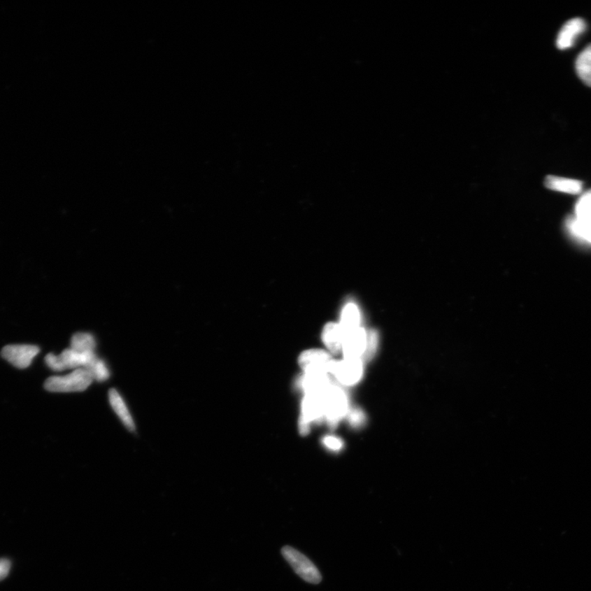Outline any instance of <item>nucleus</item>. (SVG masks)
<instances>
[{"label": "nucleus", "instance_id": "f8f14e48", "mask_svg": "<svg viewBox=\"0 0 591 591\" xmlns=\"http://www.w3.org/2000/svg\"><path fill=\"white\" fill-rule=\"evenodd\" d=\"M546 186L551 190L578 195L583 189V183L576 179L548 176L546 179Z\"/></svg>", "mask_w": 591, "mask_h": 591}, {"label": "nucleus", "instance_id": "dca6fc26", "mask_svg": "<svg viewBox=\"0 0 591 591\" xmlns=\"http://www.w3.org/2000/svg\"><path fill=\"white\" fill-rule=\"evenodd\" d=\"M71 348L74 351L83 353L87 352H94L96 348V340L92 334L86 333H78L73 335Z\"/></svg>", "mask_w": 591, "mask_h": 591}, {"label": "nucleus", "instance_id": "7ed1b4c3", "mask_svg": "<svg viewBox=\"0 0 591 591\" xmlns=\"http://www.w3.org/2000/svg\"><path fill=\"white\" fill-rule=\"evenodd\" d=\"M282 555L295 573L306 583L316 585L322 580L318 567L299 550L290 546H285L282 548Z\"/></svg>", "mask_w": 591, "mask_h": 591}, {"label": "nucleus", "instance_id": "412c9836", "mask_svg": "<svg viewBox=\"0 0 591 591\" xmlns=\"http://www.w3.org/2000/svg\"><path fill=\"white\" fill-rule=\"evenodd\" d=\"M46 365L48 366L51 370L55 371H63L65 370L62 362H61L59 356L53 353L47 355L45 358Z\"/></svg>", "mask_w": 591, "mask_h": 591}, {"label": "nucleus", "instance_id": "0eeeda50", "mask_svg": "<svg viewBox=\"0 0 591 591\" xmlns=\"http://www.w3.org/2000/svg\"><path fill=\"white\" fill-rule=\"evenodd\" d=\"M40 351V348L34 345H8L3 348L1 355L13 366L25 369L31 366Z\"/></svg>", "mask_w": 591, "mask_h": 591}, {"label": "nucleus", "instance_id": "9b49d317", "mask_svg": "<svg viewBox=\"0 0 591 591\" xmlns=\"http://www.w3.org/2000/svg\"><path fill=\"white\" fill-rule=\"evenodd\" d=\"M345 333L339 323L330 322L323 329L322 340L331 353H342Z\"/></svg>", "mask_w": 591, "mask_h": 591}, {"label": "nucleus", "instance_id": "6e6552de", "mask_svg": "<svg viewBox=\"0 0 591 591\" xmlns=\"http://www.w3.org/2000/svg\"><path fill=\"white\" fill-rule=\"evenodd\" d=\"M368 330L363 327L345 333L342 353L345 358L362 359L367 348Z\"/></svg>", "mask_w": 591, "mask_h": 591}, {"label": "nucleus", "instance_id": "9d476101", "mask_svg": "<svg viewBox=\"0 0 591 591\" xmlns=\"http://www.w3.org/2000/svg\"><path fill=\"white\" fill-rule=\"evenodd\" d=\"M300 389L306 394L323 395L332 385L329 376L305 375L299 380Z\"/></svg>", "mask_w": 591, "mask_h": 591}, {"label": "nucleus", "instance_id": "f03ea898", "mask_svg": "<svg viewBox=\"0 0 591 591\" xmlns=\"http://www.w3.org/2000/svg\"><path fill=\"white\" fill-rule=\"evenodd\" d=\"M92 380L91 373L85 368H78L68 376L50 377L45 387L54 392H82L91 385Z\"/></svg>", "mask_w": 591, "mask_h": 591}, {"label": "nucleus", "instance_id": "20e7f679", "mask_svg": "<svg viewBox=\"0 0 591 591\" xmlns=\"http://www.w3.org/2000/svg\"><path fill=\"white\" fill-rule=\"evenodd\" d=\"M299 363L305 375L329 376L335 361L324 350L309 349L300 355Z\"/></svg>", "mask_w": 591, "mask_h": 591}, {"label": "nucleus", "instance_id": "4468645a", "mask_svg": "<svg viewBox=\"0 0 591 591\" xmlns=\"http://www.w3.org/2000/svg\"><path fill=\"white\" fill-rule=\"evenodd\" d=\"M339 324L344 333L362 327V313L359 307L353 302H349L343 307Z\"/></svg>", "mask_w": 591, "mask_h": 591}, {"label": "nucleus", "instance_id": "1a4fd4ad", "mask_svg": "<svg viewBox=\"0 0 591 591\" xmlns=\"http://www.w3.org/2000/svg\"><path fill=\"white\" fill-rule=\"evenodd\" d=\"M586 27L585 22L581 18H574L567 22L557 36V48L567 50L573 47L576 39L585 31Z\"/></svg>", "mask_w": 591, "mask_h": 591}, {"label": "nucleus", "instance_id": "f257e3e1", "mask_svg": "<svg viewBox=\"0 0 591 591\" xmlns=\"http://www.w3.org/2000/svg\"><path fill=\"white\" fill-rule=\"evenodd\" d=\"M323 401L326 422L330 427H336L350 411L347 392L341 387L332 385L323 394Z\"/></svg>", "mask_w": 591, "mask_h": 591}, {"label": "nucleus", "instance_id": "f3484780", "mask_svg": "<svg viewBox=\"0 0 591 591\" xmlns=\"http://www.w3.org/2000/svg\"><path fill=\"white\" fill-rule=\"evenodd\" d=\"M576 218L581 222L591 221V191L584 194L576 206Z\"/></svg>", "mask_w": 591, "mask_h": 591}, {"label": "nucleus", "instance_id": "39448f33", "mask_svg": "<svg viewBox=\"0 0 591 591\" xmlns=\"http://www.w3.org/2000/svg\"><path fill=\"white\" fill-rule=\"evenodd\" d=\"M325 419L323 395L306 394L301 403L299 429L301 434L309 433L312 423Z\"/></svg>", "mask_w": 591, "mask_h": 591}, {"label": "nucleus", "instance_id": "2eb2a0df", "mask_svg": "<svg viewBox=\"0 0 591 591\" xmlns=\"http://www.w3.org/2000/svg\"><path fill=\"white\" fill-rule=\"evenodd\" d=\"M575 66L581 81L591 87V44L581 52Z\"/></svg>", "mask_w": 591, "mask_h": 591}, {"label": "nucleus", "instance_id": "4be33fe9", "mask_svg": "<svg viewBox=\"0 0 591 591\" xmlns=\"http://www.w3.org/2000/svg\"><path fill=\"white\" fill-rule=\"evenodd\" d=\"M323 443L326 448H328L332 451L337 452L343 448V442L341 439L333 436L325 437L323 439Z\"/></svg>", "mask_w": 591, "mask_h": 591}, {"label": "nucleus", "instance_id": "aec40b11", "mask_svg": "<svg viewBox=\"0 0 591 591\" xmlns=\"http://www.w3.org/2000/svg\"><path fill=\"white\" fill-rule=\"evenodd\" d=\"M347 417L350 425L353 427H360L366 422L365 414L359 408L350 409Z\"/></svg>", "mask_w": 591, "mask_h": 591}, {"label": "nucleus", "instance_id": "6ab92c4d", "mask_svg": "<svg viewBox=\"0 0 591 591\" xmlns=\"http://www.w3.org/2000/svg\"><path fill=\"white\" fill-rule=\"evenodd\" d=\"M378 345H379V334L376 330H369L366 352L364 358L368 360L369 358L373 357L378 348Z\"/></svg>", "mask_w": 591, "mask_h": 591}, {"label": "nucleus", "instance_id": "a211bd4d", "mask_svg": "<svg viewBox=\"0 0 591 591\" xmlns=\"http://www.w3.org/2000/svg\"><path fill=\"white\" fill-rule=\"evenodd\" d=\"M85 369L91 373L93 380L97 381H106L111 376V372L108 371L106 362L98 357Z\"/></svg>", "mask_w": 591, "mask_h": 591}, {"label": "nucleus", "instance_id": "423d86ee", "mask_svg": "<svg viewBox=\"0 0 591 591\" xmlns=\"http://www.w3.org/2000/svg\"><path fill=\"white\" fill-rule=\"evenodd\" d=\"M364 373L362 359L343 358L335 362L332 373L340 385L353 386L362 380Z\"/></svg>", "mask_w": 591, "mask_h": 591}, {"label": "nucleus", "instance_id": "5701e85b", "mask_svg": "<svg viewBox=\"0 0 591 591\" xmlns=\"http://www.w3.org/2000/svg\"><path fill=\"white\" fill-rule=\"evenodd\" d=\"M11 562L8 560H0V581L3 580L10 571Z\"/></svg>", "mask_w": 591, "mask_h": 591}, {"label": "nucleus", "instance_id": "ddd939ff", "mask_svg": "<svg viewBox=\"0 0 591 591\" xmlns=\"http://www.w3.org/2000/svg\"><path fill=\"white\" fill-rule=\"evenodd\" d=\"M108 399H110L112 408L115 411V413L118 415V417L120 418L122 422L124 423L125 427L129 429L130 432H134L136 428L134 419H132L129 408H127V406L120 394V392L115 389L111 390L110 392H108Z\"/></svg>", "mask_w": 591, "mask_h": 591}]
</instances>
